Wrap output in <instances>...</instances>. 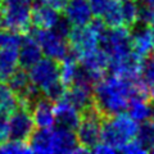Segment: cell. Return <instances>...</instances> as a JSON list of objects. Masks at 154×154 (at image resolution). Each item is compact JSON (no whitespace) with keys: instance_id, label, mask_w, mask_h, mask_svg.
<instances>
[{"instance_id":"cell-1","label":"cell","mask_w":154,"mask_h":154,"mask_svg":"<svg viewBox=\"0 0 154 154\" xmlns=\"http://www.w3.org/2000/svg\"><path fill=\"white\" fill-rule=\"evenodd\" d=\"M132 98L149 99L146 85L139 80H127L110 75L104 76L94 86V104L103 117L125 112Z\"/></svg>"},{"instance_id":"cell-2","label":"cell","mask_w":154,"mask_h":154,"mask_svg":"<svg viewBox=\"0 0 154 154\" xmlns=\"http://www.w3.org/2000/svg\"><path fill=\"white\" fill-rule=\"evenodd\" d=\"M139 123L126 113L104 117L100 131V141L119 150V148L136 136Z\"/></svg>"},{"instance_id":"cell-3","label":"cell","mask_w":154,"mask_h":154,"mask_svg":"<svg viewBox=\"0 0 154 154\" xmlns=\"http://www.w3.org/2000/svg\"><path fill=\"white\" fill-rule=\"evenodd\" d=\"M131 30L125 26L113 27L100 36L99 46L109 58V63L118 62L131 54Z\"/></svg>"},{"instance_id":"cell-4","label":"cell","mask_w":154,"mask_h":154,"mask_svg":"<svg viewBox=\"0 0 154 154\" xmlns=\"http://www.w3.org/2000/svg\"><path fill=\"white\" fill-rule=\"evenodd\" d=\"M103 114L93 104L90 108L81 112V119L77 126V141L80 146L91 152L98 143H100V131H102Z\"/></svg>"},{"instance_id":"cell-5","label":"cell","mask_w":154,"mask_h":154,"mask_svg":"<svg viewBox=\"0 0 154 154\" xmlns=\"http://www.w3.org/2000/svg\"><path fill=\"white\" fill-rule=\"evenodd\" d=\"M31 35V33H30ZM37 44L40 45L42 54L48 58L55 60H60L68 54V42L67 38L57 33L53 28H36L32 32Z\"/></svg>"},{"instance_id":"cell-6","label":"cell","mask_w":154,"mask_h":154,"mask_svg":"<svg viewBox=\"0 0 154 154\" xmlns=\"http://www.w3.org/2000/svg\"><path fill=\"white\" fill-rule=\"evenodd\" d=\"M9 122V137L12 140H18L27 143L31 134L35 130V122H33L31 108L26 104L19 103V105L8 114Z\"/></svg>"},{"instance_id":"cell-7","label":"cell","mask_w":154,"mask_h":154,"mask_svg":"<svg viewBox=\"0 0 154 154\" xmlns=\"http://www.w3.org/2000/svg\"><path fill=\"white\" fill-rule=\"evenodd\" d=\"M28 69L30 81L41 93L59 80V60L51 58H41Z\"/></svg>"},{"instance_id":"cell-8","label":"cell","mask_w":154,"mask_h":154,"mask_svg":"<svg viewBox=\"0 0 154 154\" xmlns=\"http://www.w3.org/2000/svg\"><path fill=\"white\" fill-rule=\"evenodd\" d=\"M51 148L53 153H89L80 146L73 130L59 127L51 128Z\"/></svg>"},{"instance_id":"cell-9","label":"cell","mask_w":154,"mask_h":154,"mask_svg":"<svg viewBox=\"0 0 154 154\" xmlns=\"http://www.w3.org/2000/svg\"><path fill=\"white\" fill-rule=\"evenodd\" d=\"M30 108L35 126L38 128H49L55 125L54 102H51L50 99L41 95L31 104Z\"/></svg>"},{"instance_id":"cell-10","label":"cell","mask_w":154,"mask_h":154,"mask_svg":"<svg viewBox=\"0 0 154 154\" xmlns=\"http://www.w3.org/2000/svg\"><path fill=\"white\" fill-rule=\"evenodd\" d=\"M54 118L59 127L76 130L81 119V112L75 108L66 99H59L54 102Z\"/></svg>"},{"instance_id":"cell-11","label":"cell","mask_w":154,"mask_h":154,"mask_svg":"<svg viewBox=\"0 0 154 154\" xmlns=\"http://www.w3.org/2000/svg\"><path fill=\"white\" fill-rule=\"evenodd\" d=\"M131 33V54L140 60H144L152 53V41L149 26L143 23H136Z\"/></svg>"},{"instance_id":"cell-12","label":"cell","mask_w":154,"mask_h":154,"mask_svg":"<svg viewBox=\"0 0 154 154\" xmlns=\"http://www.w3.org/2000/svg\"><path fill=\"white\" fill-rule=\"evenodd\" d=\"M63 12L73 27L86 26L93 19V12L88 0H68Z\"/></svg>"},{"instance_id":"cell-13","label":"cell","mask_w":154,"mask_h":154,"mask_svg":"<svg viewBox=\"0 0 154 154\" xmlns=\"http://www.w3.org/2000/svg\"><path fill=\"white\" fill-rule=\"evenodd\" d=\"M79 62L96 80V82L100 79H103L107 73V69L109 68V58L100 48L84 55Z\"/></svg>"},{"instance_id":"cell-14","label":"cell","mask_w":154,"mask_h":154,"mask_svg":"<svg viewBox=\"0 0 154 154\" xmlns=\"http://www.w3.org/2000/svg\"><path fill=\"white\" fill-rule=\"evenodd\" d=\"M59 12L51 7L46 5L41 0H35L31 8V22L32 26L36 28H53L58 19H59Z\"/></svg>"},{"instance_id":"cell-15","label":"cell","mask_w":154,"mask_h":154,"mask_svg":"<svg viewBox=\"0 0 154 154\" xmlns=\"http://www.w3.org/2000/svg\"><path fill=\"white\" fill-rule=\"evenodd\" d=\"M42 57V51L40 45L37 44L35 37L30 33L25 35L22 44L18 48V63L22 68L28 69Z\"/></svg>"},{"instance_id":"cell-16","label":"cell","mask_w":154,"mask_h":154,"mask_svg":"<svg viewBox=\"0 0 154 154\" xmlns=\"http://www.w3.org/2000/svg\"><path fill=\"white\" fill-rule=\"evenodd\" d=\"M63 99L69 102L80 112H84L94 104V89L82 85H71L66 89Z\"/></svg>"},{"instance_id":"cell-17","label":"cell","mask_w":154,"mask_h":154,"mask_svg":"<svg viewBox=\"0 0 154 154\" xmlns=\"http://www.w3.org/2000/svg\"><path fill=\"white\" fill-rule=\"evenodd\" d=\"M30 152L35 153H53L51 148V127L49 128H37L33 130L28 139Z\"/></svg>"},{"instance_id":"cell-18","label":"cell","mask_w":154,"mask_h":154,"mask_svg":"<svg viewBox=\"0 0 154 154\" xmlns=\"http://www.w3.org/2000/svg\"><path fill=\"white\" fill-rule=\"evenodd\" d=\"M18 66V49L0 48V82H5Z\"/></svg>"},{"instance_id":"cell-19","label":"cell","mask_w":154,"mask_h":154,"mask_svg":"<svg viewBox=\"0 0 154 154\" xmlns=\"http://www.w3.org/2000/svg\"><path fill=\"white\" fill-rule=\"evenodd\" d=\"M126 110H128V116L137 123H143L149 121L152 116L153 107L150 105V100L146 98H132L130 99Z\"/></svg>"},{"instance_id":"cell-20","label":"cell","mask_w":154,"mask_h":154,"mask_svg":"<svg viewBox=\"0 0 154 154\" xmlns=\"http://www.w3.org/2000/svg\"><path fill=\"white\" fill-rule=\"evenodd\" d=\"M5 82H8L7 85L12 89L13 93L17 95L19 102H22V100L25 99L28 89H30L31 85H32V82L30 81V77H28V73L26 72L25 68H22V67L14 71L12 73V76L9 77Z\"/></svg>"},{"instance_id":"cell-21","label":"cell","mask_w":154,"mask_h":154,"mask_svg":"<svg viewBox=\"0 0 154 154\" xmlns=\"http://www.w3.org/2000/svg\"><path fill=\"white\" fill-rule=\"evenodd\" d=\"M77 68H79V59L71 51H68V54L59 60V80L66 88L71 86L73 82Z\"/></svg>"},{"instance_id":"cell-22","label":"cell","mask_w":154,"mask_h":154,"mask_svg":"<svg viewBox=\"0 0 154 154\" xmlns=\"http://www.w3.org/2000/svg\"><path fill=\"white\" fill-rule=\"evenodd\" d=\"M19 105V99L12 89L5 84L0 82V113L9 114Z\"/></svg>"},{"instance_id":"cell-23","label":"cell","mask_w":154,"mask_h":154,"mask_svg":"<svg viewBox=\"0 0 154 154\" xmlns=\"http://www.w3.org/2000/svg\"><path fill=\"white\" fill-rule=\"evenodd\" d=\"M141 80L149 91V100L154 104V57L149 55L141 66Z\"/></svg>"},{"instance_id":"cell-24","label":"cell","mask_w":154,"mask_h":154,"mask_svg":"<svg viewBox=\"0 0 154 154\" xmlns=\"http://www.w3.org/2000/svg\"><path fill=\"white\" fill-rule=\"evenodd\" d=\"M102 21L105 23L108 28L113 27H121L123 26V19H122V12H121V4L118 0H113L109 8L105 11V13L102 16Z\"/></svg>"},{"instance_id":"cell-25","label":"cell","mask_w":154,"mask_h":154,"mask_svg":"<svg viewBox=\"0 0 154 154\" xmlns=\"http://www.w3.org/2000/svg\"><path fill=\"white\" fill-rule=\"evenodd\" d=\"M121 12H122V19L123 26L127 28H134L137 23L139 17V5L136 0H126L121 4Z\"/></svg>"},{"instance_id":"cell-26","label":"cell","mask_w":154,"mask_h":154,"mask_svg":"<svg viewBox=\"0 0 154 154\" xmlns=\"http://www.w3.org/2000/svg\"><path fill=\"white\" fill-rule=\"evenodd\" d=\"M25 35L8 28H0V48H9V49H18L22 44Z\"/></svg>"},{"instance_id":"cell-27","label":"cell","mask_w":154,"mask_h":154,"mask_svg":"<svg viewBox=\"0 0 154 154\" xmlns=\"http://www.w3.org/2000/svg\"><path fill=\"white\" fill-rule=\"evenodd\" d=\"M135 137L148 152H150V149L154 146V128L152 127L150 122H143L141 126H139Z\"/></svg>"},{"instance_id":"cell-28","label":"cell","mask_w":154,"mask_h":154,"mask_svg":"<svg viewBox=\"0 0 154 154\" xmlns=\"http://www.w3.org/2000/svg\"><path fill=\"white\" fill-rule=\"evenodd\" d=\"M30 148H28L27 143L23 141H18V140H12L11 141H5L0 145V153H8V154H13V153H28Z\"/></svg>"},{"instance_id":"cell-29","label":"cell","mask_w":154,"mask_h":154,"mask_svg":"<svg viewBox=\"0 0 154 154\" xmlns=\"http://www.w3.org/2000/svg\"><path fill=\"white\" fill-rule=\"evenodd\" d=\"M88 2L91 8V12H93V16L102 18V16L109 8L113 0H88Z\"/></svg>"},{"instance_id":"cell-30","label":"cell","mask_w":154,"mask_h":154,"mask_svg":"<svg viewBox=\"0 0 154 154\" xmlns=\"http://www.w3.org/2000/svg\"><path fill=\"white\" fill-rule=\"evenodd\" d=\"M118 152H123V153H128V154H135V153H148V150L144 148L136 137L131 139L130 141H127L125 145L119 148Z\"/></svg>"},{"instance_id":"cell-31","label":"cell","mask_w":154,"mask_h":154,"mask_svg":"<svg viewBox=\"0 0 154 154\" xmlns=\"http://www.w3.org/2000/svg\"><path fill=\"white\" fill-rule=\"evenodd\" d=\"M9 139V122L8 114L0 113V145Z\"/></svg>"},{"instance_id":"cell-32","label":"cell","mask_w":154,"mask_h":154,"mask_svg":"<svg viewBox=\"0 0 154 154\" xmlns=\"http://www.w3.org/2000/svg\"><path fill=\"white\" fill-rule=\"evenodd\" d=\"M42 3H45L46 5L51 7L53 9H55L57 12H63L64 8L67 5V3H68V0H41Z\"/></svg>"},{"instance_id":"cell-33","label":"cell","mask_w":154,"mask_h":154,"mask_svg":"<svg viewBox=\"0 0 154 154\" xmlns=\"http://www.w3.org/2000/svg\"><path fill=\"white\" fill-rule=\"evenodd\" d=\"M149 32H150V41H152V51L154 53V23L149 26Z\"/></svg>"},{"instance_id":"cell-34","label":"cell","mask_w":154,"mask_h":154,"mask_svg":"<svg viewBox=\"0 0 154 154\" xmlns=\"http://www.w3.org/2000/svg\"><path fill=\"white\" fill-rule=\"evenodd\" d=\"M149 119H150V125H152V127L154 128V107H153V110H152V116H150V118H149ZM150 152H152V153H154V146L150 149Z\"/></svg>"},{"instance_id":"cell-35","label":"cell","mask_w":154,"mask_h":154,"mask_svg":"<svg viewBox=\"0 0 154 154\" xmlns=\"http://www.w3.org/2000/svg\"><path fill=\"white\" fill-rule=\"evenodd\" d=\"M144 5H148L150 8H154V0H141Z\"/></svg>"},{"instance_id":"cell-36","label":"cell","mask_w":154,"mask_h":154,"mask_svg":"<svg viewBox=\"0 0 154 154\" xmlns=\"http://www.w3.org/2000/svg\"><path fill=\"white\" fill-rule=\"evenodd\" d=\"M118 2H126V0H118Z\"/></svg>"}]
</instances>
